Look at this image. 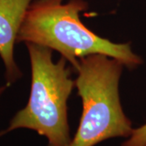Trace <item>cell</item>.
I'll list each match as a JSON object with an SVG mask.
<instances>
[{
  "label": "cell",
  "mask_w": 146,
  "mask_h": 146,
  "mask_svg": "<svg viewBox=\"0 0 146 146\" xmlns=\"http://www.w3.org/2000/svg\"><path fill=\"white\" fill-rule=\"evenodd\" d=\"M88 8L84 0H35L26 11L17 42H30L61 54L76 70L79 60L95 54L118 59L129 69L142 63L130 43H115L89 29L80 19Z\"/></svg>",
  "instance_id": "obj_1"
},
{
  "label": "cell",
  "mask_w": 146,
  "mask_h": 146,
  "mask_svg": "<svg viewBox=\"0 0 146 146\" xmlns=\"http://www.w3.org/2000/svg\"><path fill=\"white\" fill-rule=\"evenodd\" d=\"M31 64V89L26 106L11 119L0 136L25 128L46 137L48 146H70L72 139L68 120V100L76 81L66 58L57 63L52 50L37 44L25 43Z\"/></svg>",
  "instance_id": "obj_2"
},
{
  "label": "cell",
  "mask_w": 146,
  "mask_h": 146,
  "mask_svg": "<svg viewBox=\"0 0 146 146\" xmlns=\"http://www.w3.org/2000/svg\"><path fill=\"white\" fill-rule=\"evenodd\" d=\"M123 63L102 54L79 60L76 86L83 111L70 146H94L115 137H129L133 128L120 103L119 83Z\"/></svg>",
  "instance_id": "obj_3"
},
{
  "label": "cell",
  "mask_w": 146,
  "mask_h": 146,
  "mask_svg": "<svg viewBox=\"0 0 146 146\" xmlns=\"http://www.w3.org/2000/svg\"><path fill=\"white\" fill-rule=\"evenodd\" d=\"M33 0H0V58L5 68L7 85L22 76L14 56V47L26 11Z\"/></svg>",
  "instance_id": "obj_4"
},
{
  "label": "cell",
  "mask_w": 146,
  "mask_h": 146,
  "mask_svg": "<svg viewBox=\"0 0 146 146\" xmlns=\"http://www.w3.org/2000/svg\"><path fill=\"white\" fill-rule=\"evenodd\" d=\"M121 146H146V123L133 129L129 139L124 141Z\"/></svg>",
  "instance_id": "obj_5"
},
{
  "label": "cell",
  "mask_w": 146,
  "mask_h": 146,
  "mask_svg": "<svg viewBox=\"0 0 146 146\" xmlns=\"http://www.w3.org/2000/svg\"><path fill=\"white\" fill-rule=\"evenodd\" d=\"M8 85H3V86H0V98L2 97V95L3 94V93L5 92V90L7 89V87Z\"/></svg>",
  "instance_id": "obj_6"
}]
</instances>
